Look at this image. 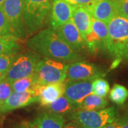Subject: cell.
Returning a JSON list of instances; mask_svg holds the SVG:
<instances>
[{
	"label": "cell",
	"instance_id": "cell-1",
	"mask_svg": "<svg viewBox=\"0 0 128 128\" xmlns=\"http://www.w3.org/2000/svg\"><path fill=\"white\" fill-rule=\"evenodd\" d=\"M28 47L41 55L63 62H75L83 59L78 52L66 44L52 28L39 32L27 41Z\"/></svg>",
	"mask_w": 128,
	"mask_h": 128
},
{
	"label": "cell",
	"instance_id": "cell-2",
	"mask_svg": "<svg viewBox=\"0 0 128 128\" xmlns=\"http://www.w3.org/2000/svg\"><path fill=\"white\" fill-rule=\"evenodd\" d=\"M105 48L116 59L128 58V18L116 15L108 24Z\"/></svg>",
	"mask_w": 128,
	"mask_h": 128
},
{
	"label": "cell",
	"instance_id": "cell-3",
	"mask_svg": "<svg viewBox=\"0 0 128 128\" xmlns=\"http://www.w3.org/2000/svg\"><path fill=\"white\" fill-rule=\"evenodd\" d=\"M70 118L82 128H103L116 120V110L114 107L97 110L78 109L70 114Z\"/></svg>",
	"mask_w": 128,
	"mask_h": 128
},
{
	"label": "cell",
	"instance_id": "cell-4",
	"mask_svg": "<svg viewBox=\"0 0 128 128\" xmlns=\"http://www.w3.org/2000/svg\"><path fill=\"white\" fill-rule=\"evenodd\" d=\"M50 0H25L24 19L28 34L44 26L51 9Z\"/></svg>",
	"mask_w": 128,
	"mask_h": 128
},
{
	"label": "cell",
	"instance_id": "cell-5",
	"mask_svg": "<svg viewBox=\"0 0 128 128\" xmlns=\"http://www.w3.org/2000/svg\"><path fill=\"white\" fill-rule=\"evenodd\" d=\"M68 65L52 59L40 60L34 70L38 83L41 85L64 82L66 79Z\"/></svg>",
	"mask_w": 128,
	"mask_h": 128
},
{
	"label": "cell",
	"instance_id": "cell-6",
	"mask_svg": "<svg viewBox=\"0 0 128 128\" xmlns=\"http://www.w3.org/2000/svg\"><path fill=\"white\" fill-rule=\"evenodd\" d=\"M25 0H5L3 9L11 34L22 38L26 36L27 29L24 19Z\"/></svg>",
	"mask_w": 128,
	"mask_h": 128
},
{
	"label": "cell",
	"instance_id": "cell-7",
	"mask_svg": "<svg viewBox=\"0 0 128 128\" xmlns=\"http://www.w3.org/2000/svg\"><path fill=\"white\" fill-rule=\"evenodd\" d=\"M40 56L34 54L17 55L8 71L5 79L10 82L34 74Z\"/></svg>",
	"mask_w": 128,
	"mask_h": 128
},
{
	"label": "cell",
	"instance_id": "cell-8",
	"mask_svg": "<svg viewBox=\"0 0 128 128\" xmlns=\"http://www.w3.org/2000/svg\"><path fill=\"white\" fill-rule=\"evenodd\" d=\"M103 76L95 65L84 61H75L68 65L66 80H90Z\"/></svg>",
	"mask_w": 128,
	"mask_h": 128
},
{
	"label": "cell",
	"instance_id": "cell-9",
	"mask_svg": "<svg viewBox=\"0 0 128 128\" xmlns=\"http://www.w3.org/2000/svg\"><path fill=\"white\" fill-rule=\"evenodd\" d=\"M54 32L66 44L76 52L79 53L86 48L84 38L71 19L57 28Z\"/></svg>",
	"mask_w": 128,
	"mask_h": 128
},
{
	"label": "cell",
	"instance_id": "cell-10",
	"mask_svg": "<svg viewBox=\"0 0 128 128\" xmlns=\"http://www.w3.org/2000/svg\"><path fill=\"white\" fill-rule=\"evenodd\" d=\"M91 93L90 80H66L64 95L78 108L86 97Z\"/></svg>",
	"mask_w": 128,
	"mask_h": 128
},
{
	"label": "cell",
	"instance_id": "cell-11",
	"mask_svg": "<svg viewBox=\"0 0 128 128\" xmlns=\"http://www.w3.org/2000/svg\"><path fill=\"white\" fill-rule=\"evenodd\" d=\"M76 6L70 4L64 0H53L50 12V26L56 30L71 19Z\"/></svg>",
	"mask_w": 128,
	"mask_h": 128
},
{
	"label": "cell",
	"instance_id": "cell-12",
	"mask_svg": "<svg viewBox=\"0 0 128 128\" xmlns=\"http://www.w3.org/2000/svg\"><path fill=\"white\" fill-rule=\"evenodd\" d=\"M86 6L92 18L107 24L116 16L113 0H92Z\"/></svg>",
	"mask_w": 128,
	"mask_h": 128
},
{
	"label": "cell",
	"instance_id": "cell-13",
	"mask_svg": "<svg viewBox=\"0 0 128 128\" xmlns=\"http://www.w3.org/2000/svg\"><path fill=\"white\" fill-rule=\"evenodd\" d=\"M66 82H58L39 85L36 95L41 106L46 107L64 94Z\"/></svg>",
	"mask_w": 128,
	"mask_h": 128
},
{
	"label": "cell",
	"instance_id": "cell-14",
	"mask_svg": "<svg viewBox=\"0 0 128 128\" xmlns=\"http://www.w3.org/2000/svg\"><path fill=\"white\" fill-rule=\"evenodd\" d=\"M38 102V98L32 91L18 92H12L3 105L1 113L8 112L18 108H22Z\"/></svg>",
	"mask_w": 128,
	"mask_h": 128
},
{
	"label": "cell",
	"instance_id": "cell-15",
	"mask_svg": "<svg viewBox=\"0 0 128 128\" xmlns=\"http://www.w3.org/2000/svg\"><path fill=\"white\" fill-rule=\"evenodd\" d=\"M71 21L80 32L83 38L91 31L92 16L86 6H76Z\"/></svg>",
	"mask_w": 128,
	"mask_h": 128
},
{
	"label": "cell",
	"instance_id": "cell-16",
	"mask_svg": "<svg viewBox=\"0 0 128 128\" xmlns=\"http://www.w3.org/2000/svg\"><path fill=\"white\" fill-rule=\"evenodd\" d=\"M65 122L63 114L48 111L37 116L33 123L37 128H63Z\"/></svg>",
	"mask_w": 128,
	"mask_h": 128
},
{
	"label": "cell",
	"instance_id": "cell-17",
	"mask_svg": "<svg viewBox=\"0 0 128 128\" xmlns=\"http://www.w3.org/2000/svg\"><path fill=\"white\" fill-rule=\"evenodd\" d=\"M46 108L50 112L61 114L71 112L78 109L76 105L73 104L66 96H63L46 106Z\"/></svg>",
	"mask_w": 128,
	"mask_h": 128
},
{
	"label": "cell",
	"instance_id": "cell-18",
	"mask_svg": "<svg viewBox=\"0 0 128 128\" xmlns=\"http://www.w3.org/2000/svg\"><path fill=\"white\" fill-rule=\"evenodd\" d=\"M108 105V102L104 98L96 94H90L82 100L78 109L86 110H100L105 108Z\"/></svg>",
	"mask_w": 128,
	"mask_h": 128
},
{
	"label": "cell",
	"instance_id": "cell-19",
	"mask_svg": "<svg viewBox=\"0 0 128 128\" xmlns=\"http://www.w3.org/2000/svg\"><path fill=\"white\" fill-rule=\"evenodd\" d=\"M18 38L12 35L0 36V54L17 53L20 49Z\"/></svg>",
	"mask_w": 128,
	"mask_h": 128
},
{
	"label": "cell",
	"instance_id": "cell-20",
	"mask_svg": "<svg viewBox=\"0 0 128 128\" xmlns=\"http://www.w3.org/2000/svg\"><path fill=\"white\" fill-rule=\"evenodd\" d=\"M37 80L34 73L31 76L20 78L12 82V88L14 92L32 91V88L37 83Z\"/></svg>",
	"mask_w": 128,
	"mask_h": 128
},
{
	"label": "cell",
	"instance_id": "cell-21",
	"mask_svg": "<svg viewBox=\"0 0 128 128\" xmlns=\"http://www.w3.org/2000/svg\"><path fill=\"white\" fill-rule=\"evenodd\" d=\"M110 100L118 105H122L128 98V89L124 86L114 84L109 95Z\"/></svg>",
	"mask_w": 128,
	"mask_h": 128
},
{
	"label": "cell",
	"instance_id": "cell-22",
	"mask_svg": "<svg viewBox=\"0 0 128 128\" xmlns=\"http://www.w3.org/2000/svg\"><path fill=\"white\" fill-rule=\"evenodd\" d=\"M91 30L105 43V46H106V43H107L108 37V24L103 22L102 21H99V20L92 18Z\"/></svg>",
	"mask_w": 128,
	"mask_h": 128
},
{
	"label": "cell",
	"instance_id": "cell-23",
	"mask_svg": "<svg viewBox=\"0 0 128 128\" xmlns=\"http://www.w3.org/2000/svg\"><path fill=\"white\" fill-rule=\"evenodd\" d=\"M92 82V92L105 98L110 92V85L107 80L100 78H96Z\"/></svg>",
	"mask_w": 128,
	"mask_h": 128
},
{
	"label": "cell",
	"instance_id": "cell-24",
	"mask_svg": "<svg viewBox=\"0 0 128 128\" xmlns=\"http://www.w3.org/2000/svg\"><path fill=\"white\" fill-rule=\"evenodd\" d=\"M12 82L5 78L0 80V112L5 102L12 94Z\"/></svg>",
	"mask_w": 128,
	"mask_h": 128
},
{
	"label": "cell",
	"instance_id": "cell-25",
	"mask_svg": "<svg viewBox=\"0 0 128 128\" xmlns=\"http://www.w3.org/2000/svg\"><path fill=\"white\" fill-rule=\"evenodd\" d=\"M16 56L17 53L0 54V73H6Z\"/></svg>",
	"mask_w": 128,
	"mask_h": 128
},
{
	"label": "cell",
	"instance_id": "cell-26",
	"mask_svg": "<svg viewBox=\"0 0 128 128\" xmlns=\"http://www.w3.org/2000/svg\"><path fill=\"white\" fill-rule=\"evenodd\" d=\"M116 15L128 18V0H113Z\"/></svg>",
	"mask_w": 128,
	"mask_h": 128
},
{
	"label": "cell",
	"instance_id": "cell-27",
	"mask_svg": "<svg viewBox=\"0 0 128 128\" xmlns=\"http://www.w3.org/2000/svg\"><path fill=\"white\" fill-rule=\"evenodd\" d=\"M12 35L9 27V24L5 16L3 4L0 6V36Z\"/></svg>",
	"mask_w": 128,
	"mask_h": 128
},
{
	"label": "cell",
	"instance_id": "cell-28",
	"mask_svg": "<svg viewBox=\"0 0 128 128\" xmlns=\"http://www.w3.org/2000/svg\"><path fill=\"white\" fill-rule=\"evenodd\" d=\"M73 6H86L90 3L92 0H64Z\"/></svg>",
	"mask_w": 128,
	"mask_h": 128
},
{
	"label": "cell",
	"instance_id": "cell-29",
	"mask_svg": "<svg viewBox=\"0 0 128 128\" xmlns=\"http://www.w3.org/2000/svg\"><path fill=\"white\" fill-rule=\"evenodd\" d=\"M120 128H128V114L124 115L121 118L117 119Z\"/></svg>",
	"mask_w": 128,
	"mask_h": 128
},
{
	"label": "cell",
	"instance_id": "cell-30",
	"mask_svg": "<svg viewBox=\"0 0 128 128\" xmlns=\"http://www.w3.org/2000/svg\"><path fill=\"white\" fill-rule=\"evenodd\" d=\"M16 128H37L34 124L33 123V122H27V121H25V122H22L18 124V126Z\"/></svg>",
	"mask_w": 128,
	"mask_h": 128
},
{
	"label": "cell",
	"instance_id": "cell-31",
	"mask_svg": "<svg viewBox=\"0 0 128 128\" xmlns=\"http://www.w3.org/2000/svg\"><path fill=\"white\" fill-rule=\"evenodd\" d=\"M103 128H120V124L118 120L116 119L114 122H112V123L108 124L106 126H105Z\"/></svg>",
	"mask_w": 128,
	"mask_h": 128
},
{
	"label": "cell",
	"instance_id": "cell-32",
	"mask_svg": "<svg viewBox=\"0 0 128 128\" xmlns=\"http://www.w3.org/2000/svg\"><path fill=\"white\" fill-rule=\"evenodd\" d=\"M63 128H82L79 124L76 123V122L72 121L70 122H69L67 124H66L65 126H64Z\"/></svg>",
	"mask_w": 128,
	"mask_h": 128
},
{
	"label": "cell",
	"instance_id": "cell-33",
	"mask_svg": "<svg viewBox=\"0 0 128 128\" xmlns=\"http://www.w3.org/2000/svg\"><path fill=\"white\" fill-rule=\"evenodd\" d=\"M4 2H5V0H0V6H1V5L3 4Z\"/></svg>",
	"mask_w": 128,
	"mask_h": 128
}]
</instances>
